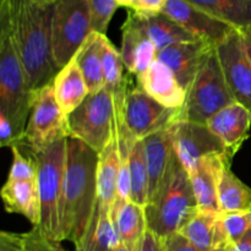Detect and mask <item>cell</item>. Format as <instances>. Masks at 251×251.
I'll return each mask as SVG.
<instances>
[{
	"label": "cell",
	"instance_id": "5",
	"mask_svg": "<svg viewBox=\"0 0 251 251\" xmlns=\"http://www.w3.org/2000/svg\"><path fill=\"white\" fill-rule=\"evenodd\" d=\"M37 163V188L41 201V222L37 227L51 240L61 243V200L65 174L66 139L32 153Z\"/></svg>",
	"mask_w": 251,
	"mask_h": 251
},
{
	"label": "cell",
	"instance_id": "37",
	"mask_svg": "<svg viewBox=\"0 0 251 251\" xmlns=\"http://www.w3.org/2000/svg\"><path fill=\"white\" fill-rule=\"evenodd\" d=\"M20 145L21 142L17 139L11 123L2 113H0V146L12 149L15 146L20 147Z\"/></svg>",
	"mask_w": 251,
	"mask_h": 251
},
{
	"label": "cell",
	"instance_id": "16",
	"mask_svg": "<svg viewBox=\"0 0 251 251\" xmlns=\"http://www.w3.org/2000/svg\"><path fill=\"white\" fill-rule=\"evenodd\" d=\"M206 126L223 142L233 158L249 139L251 113L244 105L235 102L212 115Z\"/></svg>",
	"mask_w": 251,
	"mask_h": 251
},
{
	"label": "cell",
	"instance_id": "28",
	"mask_svg": "<svg viewBox=\"0 0 251 251\" xmlns=\"http://www.w3.org/2000/svg\"><path fill=\"white\" fill-rule=\"evenodd\" d=\"M113 223L122 244L130 251H139L142 239L149 229L145 207L130 201L120 210L117 220Z\"/></svg>",
	"mask_w": 251,
	"mask_h": 251
},
{
	"label": "cell",
	"instance_id": "41",
	"mask_svg": "<svg viewBox=\"0 0 251 251\" xmlns=\"http://www.w3.org/2000/svg\"><path fill=\"white\" fill-rule=\"evenodd\" d=\"M225 251H251V228L242 239L228 245Z\"/></svg>",
	"mask_w": 251,
	"mask_h": 251
},
{
	"label": "cell",
	"instance_id": "29",
	"mask_svg": "<svg viewBox=\"0 0 251 251\" xmlns=\"http://www.w3.org/2000/svg\"><path fill=\"white\" fill-rule=\"evenodd\" d=\"M102 68L104 87L114 96L115 100H122L127 92V81L124 76L125 65L120 51L108 39L102 37Z\"/></svg>",
	"mask_w": 251,
	"mask_h": 251
},
{
	"label": "cell",
	"instance_id": "17",
	"mask_svg": "<svg viewBox=\"0 0 251 251\" xmlns=\"http://www.w3.org/2000/svg\"><path fill=\"white\" fill-rule=\"evenodd\" d=\"M145 158L149 171V203L159 193L171 171L176 154L171 131L163 130L144 139Z\"/></svg>",
	"mask_w": 251,
	"mask_h": 251
},
{
	"label": "cell",
	"instance_id": "9",
	"mask_svg": "<svg viewBox=\"0 0 251 251\" xmlns=\"http://www.w3.org/2000/svg\"><path fill=\"white\" fill-rule=\"evenodd\" d=\"M68 137H70L68 117L56 102L51 82L34 92L24 144L32 153H37Z\"/></svg>",
	"mask_w": 251,
	"mask_h": 251
},
{
	"label": "cell",
	"instance_id": "23",
	"mask_svg": "<svg viewBox=\"0 0 251 251\" xmlns=\"http://www.w3.org/2000/svg\"><path fill=\"white\" fill-rule=\"evenodd\" d=\"M53 88L56 102L66 117L73 113L90 95L75 58L59 70L53 80Z\"/></svg>",
	"mask_w": 251,
	"mask_h": 251
},
{
	"label": "cell",
	"instance_id": "36",
	"mask_svg": "<svg viewBox=\"0 0 251 251\" xmlns=\"http://www.w3.org/2000/svg\"><path fill=\"white\" fill-rule=\"evenodd\" d=\"M168 0H132L129 10L142 15H154L163 12Z\"/></svg>",
	"mask_w": 251,
	"mask_h": 251
},
{
	"label": "cell",
	"instance_id": "40",
	"mask_svg": "<svg viewBox=\"0 0 251 251\" xmlns=\"http://www.w3.org/2000/svg\"><path fill=\"white\" fill-rule=\"evenodd\" d=\"M139 251H164L163 240L159 239L151 230L147 229Z\"/></svg>",
	"mask_w": 251,
	"mask_h": 251
},
{
	"label": "cell",
	"instance_id": "33",
	"mask_svg": "<svg viewBox=\"0 0 251 251\" xmlns=\"http://www.w3.org/2000/svg\"><path fill=\"white\" fill-rule=\"evenodd\" d=\"M91 9L92 16V32H97L100 34H107L108 26H109L112 17L115 10L118 9V4L115 0H87Z\"/></svg>",
	"mask_w": 251,
	"mask_h": 251
},
{
	"label": "cell",
	"instance_id": "7",
	"mask_svg": "<svg viewBox=\"0 0 251 251\" xmlns=\"http://www.w3.org/2000/svg\"><path fill=\"white\" fill-rule=\"evenodd\" d=\"M117 105L113 93L105 87L90 93L68 115L70 137L80 140L100 153L115 134Z\"/></svg>",
	"mask_w": 251,
	"mask_h": 251
},
{
	"label": "cell",
	"instance_id": "22",
	"mask_svg": "<svg viewBox=\"0 0 251 251\" xmlns=\"http://www.w3.org/2000/svg\"><path fill=\"white\" fill-rule=\"evenodd\" d=\"M1 199L6 212L19 213L32 223L41 222V201L37 181H10L1 189Z\"/></svg>",
	"mask_w": 251,
	"mask_h": 251
},
{
	"label": "cell",
	"instance_id": "32",
	"mask_svg": "<svg viewBox=\"0 0 251 251\" xmlns=\"http://www.w3.org/2000/svg\"><path fill=\"white\" fill-rule=\"evenodd\" d=\"M221 223L227 237L228 245L237 243L251 228V211L221 212Z\"/></svg>",
	"mask_w": 251,
	"mask_h": 251
},
{
	"label": "cell",
	"instance_id": "24",
	"mask_svg": "<svg viewBox=\"0 0 251 251\" xmlns=\"http://www.w3.org/2000/svg\"><path fill=\"white\" fill-rule=\"evenodd\" d=\"M118 176H119V151H118L117 125L115 134L100 153L97 171V200L100 207L112 211L117 198Z\"/></svg>",
	"mask_w": 251,
	"mask_h": 251
},
{
	"label": "cell",
	"instance_id": "39",
	"mask_svg": "<svg viewBox=\"0 0 251 251\" xmlns=\"http://www.w3.org/2000/svg\"><path fill=\"white\" fill-rule=\"evenodd\" d=\"M0 251H24V234L0 233Z\"/></svg>",
	"mask_w": 251,
	"mask_h": 251
},
{
	"label": "cell",
	"instance_id": "30",
	"mask_svg": "<svg viewBox=\"0 0 251 251\" xmlns=\"http://www.w3.org/2000/svg\"><path fill=\"white\" fill-rule=\"evenodd\" d=\"M218 203L221 212L251 211V189L227 167L218 185Z\"/></svg>",
	"mask_w": 251,
	"mask_h": 251
},
{
	"label": "cell",
	"instance_id": "6",
	"mask_svg": "<svg viewBox=\"0 0 251 251\" xmlns=\"http://www.w3.org/2000/svg\"><path fill=\"white\" fill-rule=\"evenodd\" d=\"M233 103L235 100L226 82L217 51L213 48L186 93L180 120L206 125L212 115Z\"/></svg>",
	"mask_w": 251,
	"mask_h": 251
},
{
	"label": "cell",
	"instance_id": "45",
	"mask_svg": "<svg viewBox=\"0 0 251 251\" xmlns=\"http://www.w3.org/2000/svg\"><path fill=\"white\" fill-rule=\"evenodd\" d=\"M115 251H130V250H129V249H126V248H125L124 245H123V244H120L119 247H118L117 249H115Z\"/></svg>",
	"mask_w": 251,
	"mask_h": 251
},
{
	"label": "cell",
	"instance_id": "1",
	"mask_svg": "<svg viewBox=\"0 0 251 251\" xmlns=\"http://www.w3.org/2000/svg\"><path fill=\"white\" fill-rule=\"evenodd\" d=\"M51 19L53 4L34 0L0 1V24L9 29L33 92L53 82L59 73L53 56Z\"/></svg>",
	"mask_w": 251,
	"mask_h": 251
},
{
	"label": "cell",
	"instance_id": "3",
	"mask_svg": "<svg viewBox=\"0 0 251 251\" xmlns=\"http://www.w3.org/2000/svg\"><path fill=\"white\" fill-rule=\"evenodd\" d=\"M198 212L190 176L176 157L163 186L145 207L147 228L164 242L180 232Z\"/></svg>",
	"mask_w": 251,
	"mask_h": 251
},
{
	"label": "cell",
	"instance_id": "42",
	"mask_svg": "<svg viewBox=\"0 0 251 251\" xmlns=\"http://www.w3.org/2000/svg\"><path fill=\"white\" fill-rule=\"evenodd\" d=\"M242 38L245 54H247L248 59H249L251 64V31H242Z\"/></svg>",
	"mask_w": 251,
	"mask_h": 251
},
{
	"label": "cell",
	"instance_id": "31",
	"mask_svg": "<svg viewBox=\"0 0 251 251\" xmlns=\"http://www.w3.org/2000/svg\"><path fill=\"white\" fill-rule=\"evenodd\" d=\"M130 201L146 207L149 205V171L145 158L144 140H136L130 153Z\"/></svg>",
	"mask_w": 251,
	"mask_h": 251
},
{
	"label": "cell",
	"instance_id": "25",
	"mask_svg": "<svg viewBox=\"0 0 251 251\" xmlns=\"http://www.w3.org/2000/svg\"><path fill=\"white\" fill-rule=\"evenodd\" d=\"M122 244L115 226L110 217V211L100 207L96 202L90 223L76 251H115Z\"/></svg>",
	"mask_w": 251,
	"mask_h": 251
},
{
	"label": "cell",
	"instance_id": "19",
	"mask_svg": "<svg viewBox=\"0 0 251 251\" xmlns=\"http://www.w3.org/2000/svg\"><path fill=\"white\" fill-rule=\"evenodd\" d=\"M125 69L139 77L156 61L157 48L153 42L126 16L122 27V50Z\"/></svg>",
	"mask_w": 251,
	"mask_h": 251
},
{
	"label": "cell",
	"instance_id": "14",
	"mask_svg": "<svg viewBox=\"0 0 251 251\" xmlns=\"http://www.w3.org/2000/svg\"><path fill=\"white\" fill-rule=\"evenodd\" d=\"M215 47L202 41L173 44L157 53V60L171 69L181 87L188 93L199 70Z\"/></svg>",
	"mask_w": 251,
	"mask_h": 251
},
{
	"label": "cell",
	"instance_id": "38",
	"mask_svg": "<svg viewBox=\"0 0 251 251\" xmlns=\"http://www.w3.org/2000/svg\"><path fill=\"white\" fill-rule=\"evenodd\" d=\"M164 251H203L191 244L181 233H176L163 242ZM225 251V250H215Z\"/></svg>",
	"mask_w": 251,
	"mask_h": 251
},
{
	"label": "cell",
	"instance_id": "21",
	"mask_svg": "<svg viewBox=\"0 0 251 251\" xmlns=\"http://www.w3.org/2000/svg\"><path fill=\"white\" fill-rule=\"evenodd\" d=\"M179 233L203 251L225 250L228 247L221 223V212L199 211Z\"/></svg>",
	"mask_w": 251,
	"mask_h": 251
},
{
	"label": "cell",
	"instance_id": "8",
	"mask_svg": "<svg viewBox=\"0 0 251 251\" xmlns=\"http://www.w3.org/2000/svg\"><path fill=\"white\" fill-rule=\"evenodd\" d=\"M92 32L87 0H55L51 19V44L58 70L73 60Z\"/></svg>",
	"mask_w": 251,
	"mask_h": 251
},
{
	"label": "cell",
	"instance_id": "43",
	"mask_svg": "<svg viewBox=\"0 0 251 251\" xmlns=\"http://www.w3.org/2000/svg\"><path fill=\"white\" fill-rule=\"evenodd\" d=\"M118 4V6H122V7H127L129 9L130 5H131L132 0H115Z\"/></svg>",
	"mask_w": 251,
	"mask_h": 251
},
{
	"label": "cell",
	"instance_id": "15",
	"mask_svg": "<svg viewBox=\"0 0 251 251\" xmlns=\"http://www.w3.org/2000/svg\"><path fill=\"white\" fill-rule=\"evenodd\" d=\"M230 163L232 158L225 153L208 154L199 161L196 168L190 174L199 211L221 212L218 185L223 172L227 167H230Z\"/></svg>",
	"mask_w": 251,
	"mask_h": 251
},
{
	"label": "cell",
	"instance_id": "10",
	"mask_svg": "<svg viewBox=\"0 0 251 251\" xmlns=\"http://www.w3.org/2000/svg\"><path fill=\"white\" fill-rule=\"evenodd\" d=\"M115 103L125 126L136 140L171 129L180 120L181 108L164 107L140 87L127 90L124 100H115Z\"/></svg>",
	"mask_w": 251,
	"mask_h": 251
},
{
	"label": "cell",
	"instance_id": "27",
	"mask_svg": "<svg viewBox=\"0 0 251 251\" xmlns=\"http://www.w3.org/2000/svg\"><path fill=\"white\" fill-rule=\"evenodd\" d=\"M239 31H251V0H186Z\"/></svg>",
	"mask_w": 251,
	"mask_h": 251
},
{
	"label": "cell",
	"instance_id": "12",
	"mask_svg": "<svg viewBox=\"0 0 251 251\" xmlns=\"http://www.w3.org/2000/svg\"><path fill=\"white\" fill-rule=\"evenodd\" d=\"M216 51L233 98L251 113V64L243 46L242 31L234 29L216 47Z\"/></svg>",
	"mask_w": 251,
	"mask_h": 251
},
{
	"label": "cell",
	"instance_id": "35",
	"mask_svg": "<svg viewBox=\"0 0 251 251\" xmlns=\"http://www.w3.org/2000/svg\"><path fill=\"white\" fill-rule=\"evenodd\" d=\"M24 251H65L61 244L49 239L38 227L24 233Z\"/></svg>",
	"mask_w": 251,
	"mask_h": 251
},
{
	"label": "cell",
	"instance_id": "11",
	"mask_svg": "<svg viewBox=\"0 0 251 251\" xmlns=\"http://www.w3.org/2000/svg\"><path fill=\"white\" fill-rule=\"evenodd\" d=\"M169 131L174 152L189 176L199 161L208 154L225 153L229 156L223 142L205 124L179 120Z\"/></svg>",
	"mask_w": 251,
	"mask_h": 251
},
{
	"label": "cell",
	"instance_id": "26",
	"mask_svg": "<svg viewBox=\"0 0 251 251\" xmlns=\"http://www.w3.org/2000/svg\"><path fill=\"white\" fill-rule=\"evenodd\" d=\"M104 34L91 32L76 55L74 56L78 64L90 93H96L104 87L102 68V37Z\"/></svg>",
	"mask_w": 251,
	"mask_h": 251
},
{
	"label": "cell",
	"instance_id": "2",
	"mask_svg": "<svg viewBox=\"0 0 251 251\" xmlns=\"http://www.w3.org/2000/svg\"><path fill=\"white\" fill-rule=\"evenodd\" d=\"M100 153L75 137L66 139L65 174L61 200V235L80 244L97 200Z\"/></svg>",
	"mask_w": 251,
	"mask_h": 251
},
{
	"label": "cell",
	"instance_id": "4",
	"mask_svg": "<svg viewBox=\"0 0 251 251\" xmlns=\"http://www.w3.org/2000/svg\"><path fill=\"white\" fill-rule=\"evenodd\" d=\"M34 92L29 90L24 65L6 26L0 24V113L7 118L24 145Z\"/></svg>",
	"mask_w": 251,
	"mask_h": 251
},
{
	"label": "cell",
	"instance_id": "18",
	"mask_svg": "<svg viewBox=\"0 0 251 251\" xmlns=\"http://www.w3.org/2000/svg\"><path fill=\"white\" fill-rule=\"evenodd\" d=\"M136 78L139 87L164 107L180 109L185 104L186 91L162 61L156 59L149 70Z\"/></svg>",
	"mask_w": 251,
	"mask_h": 251
},
{
	"label": "cell",
	"instance_id": "34",
	"mask_svg": "<svg viewBox=\"0 0 251 251\" xmlns=\"http://www.w3.org/2000/svg\"><path fill=\"white\" fill-rule=\"evenodd\" d=\"M11 168L9 171L7 180L10 181H37V163L33 157L26 158L20 151L19 146L12 147Z\"/></svg>",
	"mask_w": 251,
	"mask_h": 251
},
{
	"label": "cell",
	"instance_id": "44",
	"mask_svg": "<svg viewBox=\"0 0 251 251\" xmlns=\"http://www.w3.org/2000/svg\"><path fill=\"white\" fill-rule=\"evenodd\" d=\"M34 1L42 2V4H48V5H50V4H54V1H55V0H34Z\"/></svg>",
	"mask_w": 251,
	"mask_h": 251
},
{
	"label": "cell",
	"instance_id": "20",
	"mask_svg": "<svg viewBox=\"0 0 251 251\" xmlns=\"http://www.w3.org/2000/svg\"><path fill=\"white\" fill-rule=\"evenodd\" d=\"M127 16L153 42L157 51L173 44L199 41L196 37L189 33L180 25L176 24L163 12L154 15H142L129 10Z\"/></svg>",
	"mask_w": 251,
	"mask_h": 251
},
{
	"label": "cell",
	"instance_id": "13",
	"mask_svg": "<svg viewBox=\"0 0 251 251\" xmlns=\"http://www.w3.org/2000/svg\"><path fill=\"white\" fill-rule=\"evenodd\" d=\"M163 14L180 25L199 41L215 48L237 29L186 0H168Z\"/></svg>",
	"mask_w": 251,
	"mask_h": 251
}]
</instances>
